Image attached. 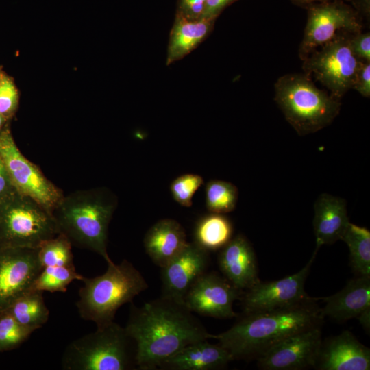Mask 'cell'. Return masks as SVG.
Listing matches in <instances>:
<instances>
[{
  "label": "cell",
  "mask_w": 370,
  "mask_h": 370,
  "mask_svg": "<svg viewBox=\"0 0 370 370\" xmlns=\"http://www.w3.org/2000/svg\"><path fill=\"white\" fill-rule=\"evenodd\" d=\"M274 99L286 120L300 136L330 125L341 110V100L316 86L304 73H288L274 84Z\"/></svg>",
  "instance_id": "obj_5"
},
{
  "label": "cell",
  "mask_w": 370,
  "mask_h": 370,
  "mask_svg": "<svg viewBox=\"0 0 370 370\" xmlns=\"http://www.w3.org/2000/svg\"><path fill=\"white\" fill-rule=\"evenodd\" d=\"M233 226L223 214L212 213L201 217L194 231V243L207 251L223 248L231 239Z\"/></svg>",
  "instance_id": "obj_23"
},
{
  "label": "cell",
  "mask_w": 370,
  "mask_h": 370,
  "mask_svg": "<svg viewBox=\"0 0 370 370\" xmlns=\"http://www.w3.org/2000/svg\"><path fill=\"white\" fill-rule=\"evenodd\" d=\"M320 325L293 334L257 358L267 370H297L314 367L322 344Z\"/></svg>",
  "instance_id": "obj_13"
},
{
  "label": "cell",
  "mask_w": 370,
  "mask_h": 370,
  "mask_svg": "<svg viewBox=\"0 0 370 370\" xmlns=\"http://www.w3.org/2000/svg\"><path fill=\"white\" fill-rule=\"evenodd\" d=\"M314 232L315 249L323 245L332 244L341 240L349 223L345 199L328 193L321 194L314 205Z\"/></svg>",
  "instance_id": "obj_19"
},
{
  "label": "cell",
  "mask_w": 370,
  "mask_h": 370,
  "mask_svg": "<svg viewBox=\"0 0 370 370\" xmlns=\"http://www.w3.org/2000/svg\"><path fill=\"white\" fill-rule=\"evenodd\" d=\"M60 234L51 212L15 190L0 203V249H36Z\"/></svg>",
  "instance_id": "obj_7"
},
{
  "label": "cell",
  "mask_w": 370,
  "mask_h": 370,
  "mask_svg": "<svg viewBox=\"0 0 370 370\" xmlns=\"http://www.w3.org/2000/svg\"><path fill=\"white\" fill-rule=\"evenodd\" d=\"M349 42L353 53L359 60L370 62L369 32L352 33Z\"/></svg>",
  "instance_id": "obj_32"
},
{
  "label": "cell",
  "mask_w": 370,
  "mask_h": 370,
  "mask_svg": "<svg viewBox=\"0 0 370 370\" xmlns=\"http://www.w3.org/2000/svg\"><path fill=\"white\" fill-rule=\"evenodd\" d=\"M352 89L362 97H370V62L360 61Z\"/></svg>",
  "instance_id": "obj_33"
},
{
  "label": "cell",
  "mask_w": 370,
  "mask_h": 370,
  "mask_svg": "<svg viewBox=\"0 0 370 370\" xmlns=\"http://www.w3.org/2000/svg\"><path fill=\"white\" fill-rule=\"evenodd\" d=\"M206 0H180L179 12L184 17L190 20L202 18Z\"/></svg>",
  "instance_id": "obj_34"
},
{
  "label": "cell",
  "mask_w": 370,
  "mask_h": 370,
  "mask_svg": "<svg viewBox=\"0 0 370 370\" xmlns=\"http://www.w3.org/2000/svg\"><path fill=\"white\" fill-rule=\"evenodd\" d=\"M71 241L63 234L42 243L38 247L41 265L45 267H75Z\"/></svg>",
  "instance_id": "obj_28"
},
{
  "label": "cell",
  "mask_w": 370,
  "mask_h": 370,
  "mask_svg": "<svg viewBox=\"0 0 370 370\" xmlns=\"http://www.w3.org/2000/svg\"><path fill=\"white\" fill-rule=\"evenodd\" d=\"M203 184L201 175L186 173L175 178L171 184L170 190L176 202L184 207H190L194 194Z\"/></svg>",
  "instance_id": "obj_30"
},
{
  "label": "cell",
  "mask_w": 370,
  "mask_h": 370,
  "mask_svg": "<svg viewBox=\"0 0 370 370\" xmlns=\"http://www.w3.org/2000/svg\"><path fill=\"white\" fill-rule=\"evenodd\" d=\"M32 333L21 325L8 310L0 311V352L18 347Z\"/></svg>",
  "instance_id": "obj_29"
},
{
  "label": "cell",
  "mask_w": 370,
  "mask_h": 370,
  "mask_svg": "<svg viewBox=\"0 0 370 370\" xmlns=\"http://www.w3.org/2000/svg\"><path fill=\"white\" fill-rule=\"evenodd\" d=\"M214 21L206 18L190 20L177 12L170 34L166 64L192 51L209 34Z\"/></svg>",
  "instance_id": "obj_22"
},
{
  "label": "cell",
  "mask_w": 370,
  "mask_h": 370,
  "mask_svg": "<svg viewBox=\"0 0 370 370\" xmlns=\"http://www.w3.org/2000/svg\"><path fill=\"white\" fill-rule=\"evenodd\" d=\"M116 199L106 188L79 190L64 197L52 212L60 234L71 243L91 250L106 262L108 226Z\"/></svg>",
  "instance_id": "obj_3"
},
{
  "label": "cell",
  "mask_w": 370,
  "mask_h": 370,
  "mask_svg": "<svg viewBox=\"0 0 370 370\" xmlns=\"http://www.w3.org/2000/svg\"><path fill=\"white\" fill-rule=\"evenodd\" d=\"M18 94L12 80L2 77L0 82V114L3 116L12 114L16 108Z\"/></svg>",
  "instance_id": "obj_31"
},
{
  "label": "cell",
  "mask_w": 370,
  "mask_h": 370,
  "mask_svg": "<svg viewBox=\"0 0 370 370\" xmlns=\"http://www.w3.org/2000/svg\"><path fill=\"white\" fill-rule=\"evenodd\" d=\"M234 360L231 354L220 344L208 340L192 343L170 357L160 365L161 369L212 370L221 369Z\"/></svg>",
  "instance_id": "obj_20"
},
{
  "label": "cell",
  "mask_w": 370,
  "mask_h": 370,
  "mask_svg": "<svg viewBox=\"0 0 370 370\" xmlns=\"http://www.w3.org/2000/svg\"><path fill=\"white\" fill-rule=\"evenodd\" d=\"M3 162L0 158V203L15 191Z\"/></svg>",
  "instance_id": "obj_36"
},
{
  "label": "cell",
  "mask_w": 370,
  "mask_h": 370,
  "mask_svg": "<svg viewBox=\"0 0 370 370\" xmlns=\"http://www.w3.org/2000/svg\"><path fill=\"white\" fill-rule=\"evenodd\" d=\"M354 8L358 12L361 17L369 19L370 0H352Z\"/></svg>",
  "instance_id": "obj_37"
},
{
  "label": "cell",
  "mask_w": 370,
  "mask_h": 370,
  "mask_svg": "<svg viewBox=\"0 0 370 370\" xmlns=\"http://www.w3.org/2000/svg\"><path fill=\"white\" fill-rule=\"evenodd\" d=\"M219 266L225 278L239 291L260 282L254 251L248 240L238 234L223 247Z\"/></svg>",
  "instance_id": "obj_18"
},
{
  "label": "cell",
  "mask_w": 370,
  "mask_h": 370,
  "mask_svg": "<svg viewBox=\"0 0 370 370\" xmlns=\"http://www.w3.org/2000/svg\"><path fill=\"white\" fill-rule=\"evenodd\" d=\"M42 293L30 290L16 300L7 309L13 317L23 327L31 332L45 325L49 316Z\"/></svg>",
  "instance_id": "obj_24"
},
{
  "label": "cell",
  "mask_w": 370,
  "mask_h": 370,
  "mask_svg": "<svg viewBox=\"0 0 370 370\" xmlns=\"http://www.w3.org/2000/svg\"><path fill=\"white\" fill-rule=\"evenodd\" d=\"M205 192L206 205L209 212L223 214L235 209L238 191L231 182L210 180L206 185Z\"/></svg>",
  "instance_id": "obj_26"
},
{
  "label": "cell",
  "mask_w": 370,
  "mask_h": 370,
  "mask_svg": "<svg viewBox=\"0 0 370 370\" xmlns=\"http://www.w3.org/2000/svg\"><path fill=\"white\" fill-rule=\"evenodd\" d=\"M1 77H1V76H0V82H1Z\"/></svg>",
  "instance_id": "obj_40"
},
{
  "label": "cell",
  "mask_w": 370,
  "mask_h": 370,
  "mask_svg": "<svg viewBox=\"0 0 370 370\" xmlns=\"http://www.w3.org/2000/svg\"><path fill=\"white\" fill-rule=\"evenodd\" d=\"M187 243L184 228L172 219H164L156 222L144 238L146 253L160 268L175 257Z\"/></svg>",
  "instance_id": "obj_21"
},
{
  "label": "cell",
  "mask_w": 370,
  "mask_h": 370,
  "mask_svg": "<svg viewBox=\"0 0 370 370\" xmlns=\"http://www.w3.org/2000/svg\"><path fill=\"white\" fill-rule=\"evenodd\" d=\"M66 370H128L137 367L136 345L125 327L112 321L73 341L62 357Z\"/></svg>",
  "instance_id": "obj_6"
},
{
  "label": "cell",
  "mask_w": 370,
  "mask_h": 370,
  "mask_svg": "<svg viewBox=\"0 0 370 370\" xmlns=\"http://www.w3.org/2000/svg\"><path fill=\"white\" fill-rule=\"evenodd\" d=\"M239 296L240 291L226 278L206 272L189 288L184 303L190 311L202 316L232 319L237 317L232 307Z\"/></svg>",
  "instance_id": "obj_14"
},
{
  "label": "cell",
  "mask_w": 370,
  "mask_h": 370,
  "mask_svg": "<svg viewBox=\"0 0 370 370\" xmlns=\"http://www.w3.org/2000/svg\"><path fill=\"white\" fill-rule=\"evenodd\" d=\"M324 301L321 314L337 321L358 319L365 329L370 323V277L358 276L333 295L319 298Z\"/></svg>",
  "instance_id": "obj_16"
},
{
  "label": "cell",
  "mask_w": 370,
  "mask_h": 370,
  "mask_svg": "<svg viewBox=\"0 0 370 370\" xmlns=\"http://www.w3.org/2000/svg\"><path fill=\"white\" fill-rule=\"evenodd\" d=\"M236 0H206L202 18L215 20L221 12Z\"/></svg>",
  "instance_id": "obj_35"
},
{
  "label": "cell",
  "mask_w": 370,
  "mask_h": 370,
  "mask_svg": "<svg viewBox=\"0 0 370 370\" xmlns=\"http://www.w3.org/2000/svg\"><path fill=\"white\" fill-rule=\"evenodd\" d=\"M317 251L314 249L309 261L297 273L276 281H260L247 289L242 297L243 313L271 310L311 300L304 285Z\"/></svg>",
  "instance_id": "obj_11"
},
{
  "label": "cell",
  "mask_w": 370,
  "mask_h": 370,
  "mask_svg": "<svg viewBox=\"0 0 370 370\" xmlns=\"http://www.w3.org/2000/svg\"><path fill=\"white\" fill-rule=\"evenodd\" d=\"M125 328L141 370L159 368L167 358L210 334L184 302L162 295L140 307L132 304Z\"/></svg>",
  "instance_id": "obj_1"
},
{
  "label": "cell",
  "mask_w": 370,
  "mask_h": 370,
  "mask_svg": "<svg viewBox=\"0 0 370 370\" xmlns=\"http://www.w3.org/2000/svg\"><path fill=\"white\" fill-rule=\"evenodd\" d=\"M0 158L15 190L52 213L63 197L61 190L21 153L8 129L0 132Z\"/></svg>",
  "instance_id": "obj_9"
},
{
  "label": "cell",
  "mask_w": 370,
  "mask_h": 370,
  "mask_svg": "<svg viewBox=\"0 0 370 370\" xmlns=\"http://www.w3.org/2000/svg\"><path fill=\"white\" fill-rule=\"evenodd\" d=\"M317 299L271 310L243 313L227 330L210 334L234 360L257 358L297 332L320 325L323 317Z\"/></svg>",
  "instance_id": "obj_2"
},
{
  "label": "cell",
  "mask_w": 370,
  "mask_h": 370,
  "mask_svg": "<svg viewBox=\"0 0 370 370\" xmlns=\"http://www.w3.org/2000/svg\"><path fill=\"white\" fill-rule=\"evenodd\" d=\"M4 122V117L0 114V132Z\"/></svg>",
  "instance_id": "obj_39"
},
{
  "label": "cell",
  "mask_w": 370,
  "mask_h": 370,
  "mask_svg": "<svg viewBox=\"0 0 370 370\" xmlns=\"http://www.w3.org/2000/svg\"><path fill=\"white\" fill-rule=\"evenodd\" d=\"M208 263V251L194 242L188 243L175 257L161 267V295L184 302L189 288L206 272Z\"/></svg>",
  "instance_id": "obj_15"
},
{
  "label": "cell",
  "mask_w": 370,
  "mask_h": 370,
  "mask_svg": "<svg viewBox=\"0 0 370 370\" xmlns=\"http://www.w3.org/2000/svg\"><path fill=\"white\" fill-rule=\"evenodd\" d=\"M349 250L353 269L359 276L370 277V232L349 223L341 237Z\"/></svg>",
  "instance_id": "obj_25"
},
{
  "label": "cell",
  "mask_w": 370,
  "mask_h": 370,
  "mask_svg": "<svg viewBox=\"0 0 370 370\" xmlns=\"http://www.w3.org/2000/svg\"><path fill=\"white\" fill-rule=\"evenodd\" d=\"M335 1V0H290L291 3L295 5L306 8L308 6L324 1ZM344 1H352V0H341Z\"/></svg>",
  "instance_id": "obj_38"
},
{
  "label": "cell",
  "mask_w": 370,
  "mask_h": 370,
  "mask_svg": "<svg viewBox=\"0 0 370 370\" xmlns=\"http://www.w3.org/2000/svg\"><path fill=\"white\" fill-rule=\"evenodd\" d=\"M106 272L95 278H83L76 306L80 317L97 328L114 321L118 309L132 302L148 288L143 275L127 260L107 262Z\"/></svg>",
  "instance_id": "obj_4"
},
{
  "label": "cell",
  "mask_w": 370,
  "mask_h": 370,
  "mask_svg": "<svg viewBox=\"0 0 370 370\" xmlns=\"http://www.w3.org/2000/svg\"><path fill=\"white\" fill-rule=\"evenodd\" d=\"M42 269L38 248L0 249V311L29 291Z\"/></svg>",
  "instance_id": "obj_12"
},
{
  "label": "cell",
  "mask_w": 370,
  "mask_h": 370,
  "mask_svg": "<svg viewBox=\"0 0 370 370\" xmlns=\"http://www.w3.org/2000/svg\"><path fill=\"white\" fill-rule=\"evenodd\" d=\"M83 278L76 271L75 267H45L34 281L31 290L64 292L73 280H82Z\"/></svg>",
  "instance_id": "obj_27"
},
{
  "label": "cell",
  "mask_w": 370,
  "mask_h": 370,
  "mask_svg": "<svg viewBox=\"0 0 370 370\" xmlns=\"http://www.w3.org/2000/svg\"><path fill=\"white\" fill-rule=\"evenodd\" d=\"M351 34L347 31L338 32L302 60L304 73L313 76L332 96L340 100L352 89L360 62L351 49Z\"/></svg>",
  "instance_id": "obj_8"
},
{
  "label": "cell",
  "mask_w": 370,
  "mask_h": 370,
  "mask_svg": "<svg viewBox=\"0 0 370 370\" xmlns=\"http://www.w3.org/2000/svg\"><path fill=\"white\" fill-rule=\"evenodd\" d=\"M306 9L307 21L299 47L301 60L341 31L362 32V17L354 7L344 1L317 3Z\"/></svg>",
  "instance_id": "obj_10"
},
{
  "label": "cell",
  "mask_w": 370,
  "mask_h": 370,
  "mask_svg": "<svg viewBox=\"0 0 370 370\" xmlns=\"http://www.w3.org/2000/svg\"><path fill=\"white\" fill-rule=\"evenodd\" d=\"M321 370H369L370 350L349 331L322 342L315 367Z\"/></svg>",
  "instance_id": "obj_17"
}]
</instances>
